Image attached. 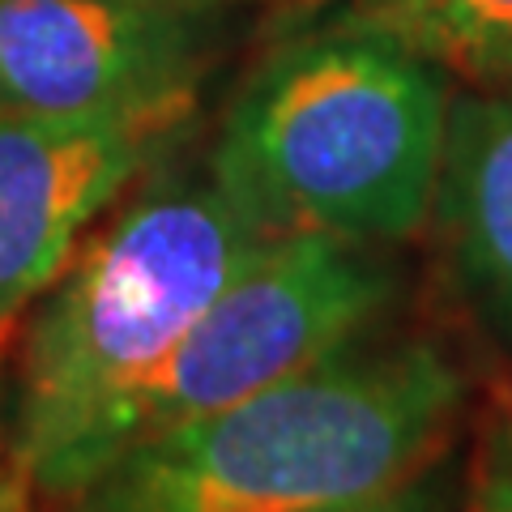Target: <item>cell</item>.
Segmentation results:
<instances>
[{
  "label": "cell",
  "instance_id": "cell-13",
  "mask_svg": "<svg viewBox=\"0 0 512 512\" xmlns=\"http://www.w3.org/2000/svg\"><path fill=\"white\" fill-rule=\"evenodd\" d=\"M201 5H227V0H201Z\"/></svg>",
  "mask_w": 512,
  "mask_h": 512
},
{
  "label": "cell",
  "instance_id": "cell-11",
  "mask_svg": "<svg viewBox=\"0 0 512 512\" xmlns=\"http://www.w3.org/2000/svg\"><path fill=\"white\" fill-rule=\"evenodd\" d=\"M389 512H453L448 500H440V470H431L427 478H419V483L406 487L402 495H393Z\"/></svg>",
  "mask_w": 512,
  "mask_h": 512
},
{
  "label": "cell",
  "instance_id": "cell-7",
  "mask_svg": "<svg viewBox=\"0 0 512 512\" xmlns=\"http://www.w3.org/2000/svg\"><path fill=\"white\" fill-rule=\"evenodd\" d=\"M427 227L461 312L512 363V90L453 94Z\"/></svg>",
  "mask_w": 512,
  "mask_h": 512
},
{
  "label": "cell",
  "instance_id": "cell-3",
  "mask_svg": "<svg viewBox=\"0 0 512 512\" xmlns=\"http://www.w3.org/2000/svg\"><path fill=\"white\" fill-rule=\"evenodd\" d=\"M274 239L210 158L197 171H154L103 231L86 235L22 329L0 414L35 495L69 491L94 427L175 355Z\"/></svg>",
  "mask_w": 512,
  "mask_h": 512
},
{
  "label": "cell",
  "instance_id": "cell-12",
  "mask_svg": "<svg viewBox=\"0 0 512 512\" xmlns=\"http://www.w3.org/2000/svg\"><path fill=\"white\" fill-rule=\"evenodd\" d=\"M495 384H500V389L508 393V402H512V363H508V372H504V380H495Z\"/></svg>",
  "mask_w": 512,
  "mask_h": 512
},
{
  "label": "cell",
  "instance_id": "cell-1",
  "mask_svg": "<svg viewBox=\"0 0 512 512\" xmlns=\"http://www.w3.org/2000/svg\"><path fill=\"white\" fill-rule=\"evenodd\" d=\"M470 372L440 333H367L163 436L60 500L69 512H367L453 448Z\"/></svg>",
  "mask_w": 512,
  "mask_h": 512
},
{
  "label": "cell",
  "instance_id": "cell-10",
  "mask_svg": "<svg viewBox=\"0 0 512 512\" xmlns=\"http://www.w3.org/2000/svg\"><path fill=\"white\" fill-rule=\"evenodd\" d=\"M30 500H35V487H30L22 461L9 444L5 419H0V512H30Z\"/></svg>",
  "mask_w": 512,
  "mask_h": 512
},
{
  "label": "cell",
  "instance_id": "cell-4",
  "mask_svg": "<svg viewBox=\"0 0 512 512\" xmlns=\"http://www.w3.org/2000/svg\"><path fill=\"white\" fill-rule=\"evenodd\" d=\"M397 299L402 269L389 248L325 231L278 235L214 299L175 355L94 427L60 500L137 440L214 414L384 329Z\"/></svg>",
  "mask_w": 512,
  "mask_h": 512
},
{
  "label": "cell",
  "instance_id": "cell-5",
  "mask_svg": "<svg viewBox=\"0 0 512 512\" xmlns=\"http://www.w3.org/2000/svg\"><path fill=\"white\" fill-rule=\"evenodd\" d=\"M201 0H0V116H192Z\"/></svg>",
  "mask_w": 512,
  "mask_h": 512
},
{
  "label": "cell",
  "instance_id": "cell-9",
  "mask_svg": "<svg viewBox=\"0 0 512 512\" xmlns=\"http://www.w3.org/2000/svg\"><path fill=\"white\" fill-rule=\"evenodd\" d=\"M457 512H512V402L500 384H491L474 419V448Z\"/></svg>",
  "mask_w": 512,
  "mask_h": 512
},
{
  "label": "cell",
  "instance_id": "cell-6",
  "mask_svg": "<svg viewBox=\"0 0 512 512\" xmlns=\"http://www.w3.org/2000/svg\"><path fill=\"white\" fill-rule=\"evenodd\" d=\"M192 116H0V342Z\"/></svg>",
  "mask_w": 512,
  "mask_h": 512
},
{
  "label": "cell",
  "instance_id": "cell-8",
  "mask_svg": "<svg viewBox=\"0 0 512 512\" xmlns=\"http://www.w3.org/2000/svg\"><path fill=\"white\" fill-rule=\"evenodd\" d=\"M470 90H512V0H350Z\"/></svg>",
  "mask_w": 512,
  "mask_h": 512
},
{
  "label": "cell",
  "instance_id": "cell-2",
  "mask_svg": "<svg viewBox=\"0 0 512 512\" xmlns=\"http://www.w3.org/2000/svg\"><path fill=\"white\" fill-rule=\"evenodd\" d=\"M453 77L346 5L252 64L210 167L269 235L406 244L436 201Z\"/></svg>",
  "mask_w": 512,
  "mask_h": 512
}]
</instances>
